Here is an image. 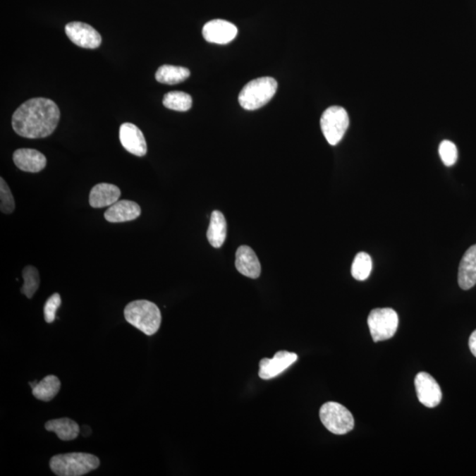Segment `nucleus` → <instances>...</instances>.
<instances>
[{
	"label": "nucleus",
	"instance_id": "1",
	"mask_svg": "<svg viewBox=\"0 0 476 476\" xmlns=\"http://www.w3.org/2000/svg\"><path fill=\"white\" fill-rule=\"evenodd\" d=\"M58 105L48 98L38 97L23 102L13 113L12 126L18 135L42 139L54 132L59 125Z\"/></svg>",
	"mask_w": 476,
	"mask_h": 476
},
{
	"label": "nucleus",
	"instance_id": "2",
	"mask_svg": "<svg viewBox=\"0 0 476 476\" xmlns=\"http://www.w3.org/2000/svg\"><path fill=\"white\" fill-rule=\"evenodd\" d=\"M126 320L147 336H152L160 329L161 314L155 303L147 300H136L126 306Z\"/></svg>",
	"mask_w": 476,
	"mask_h": 476
},
{
	"label": "nucleus",
	"instance_id": "3",
	"mask_svg": "<svg viewBox=\"0 0 476 476\" xmlns=\"http://www.w3.org/2000/svg\"><path fill=\"white\" fill-rule=\"evenodd\" d=\"M99 465V458L87 453L58 454L49 460V468L59 476H83L95 470Z\"/></svg>",
	"mask_w": 476,
	"mask_h": 476
},
{
	"label": "nucleus",
	"instance_id": "4",
	"mask_svg": "<svg viewBox=\"0 0 476 476\" xmlns=\"http://www.w3.org/2000/svg\"><path fill=\"white\" fill-rule=\"evenodd\" d=\"M277 87V81L274 78H257L247 83L240 92L239 104L246 111L259 109L274 97Z\"/></svg>",
	"mask_w": 476,
	"mask_h": 476
},
{
	"label": "nucleus",
	"instance_id": "5",
	"mask_svg": "<svg viewBox=\"0 0 476 476\" xmlns=\"http://www.w3.org/2000/svg\"><path fill=\"white\" fill-rule=\"evenodd\" d=\"M321 422L330 432L344 435L354 429L355 420L350 411L338 402H327L320 408Z\"/></svg>",
	"mask_w": 476,
	"mask_h": 476
},
{
	"label": "nucleus",
	"instance_id": "6",
	"mask_svg": "<svg viewBox=\"0 0 476 476\" xmlns=\"http://www.w3.org/2000/svg\"><path fill=\"white\" fill-rule=\"evenodd\" d=\"M348 112L340 106H331L323 113L320 119L321 130L327 142L335 146L344 137L348 128Z\"/></svg>",
	"mask_w": 476,
	"mask_h": 476
},
{
	"label": "nucleus",
	"instance_id": "7",
	"mask_svg": "<svg viewBox=\"0 0 476 476\" xmlns=\"http://www.w3.org/2000/svg\"><path fill=\"white\" fill-rule=\"evenodd\" d=\"M398 314L391 308H377L370 312L368 326L375 342L389 340L396 333Z\"/></svg>",
	"mask_w": 476,
	"mask_h": 476
},
{
	"label": "nucleus",
	"instance_id": "8",
	"mask_svg": "<svg viewBox=\"0 0 476 476\" xmlns=\"http://www.w3.org/2000/svg\"><path fill=\"white\" fill-rule=\"evenodd\" d=\"M415 386L418 400L427 408H432L440 404L442 391L432 376L420 372L415 379Z\"/></svg>",
	"mask_w": 476,
	"mask_h": 476
},
{
	"label": "nucleus",
	"instance_id": "9",
	"mask_svg": "<svg viewBox=\"0 0 476 476\" xmlns=\"http://www.w3.org/2000/svg\"><path fill=\"white\" fill-rule=\"evenodd\" d=\"M66 34L74 44L81 48L97 49L102 44L101 35L86 23L74 21L67 24Z\"/></svg>",
	"mask_w": 476,
	"mask_h": 476
},
{
	"label": "nucleus",
	"instance_id": "10",
	"mask_svg": "<svg viewBox=\"0 0 476 476\" xmlns=\"http://www.w3.org/2000/svg\"><path fill=\"white\" fill-rule=\"evenodd\" d=\"M238 28L224 20H213L205 24L202 34L205 40L211 44H227L238 35Z\"/></svg>",
	"mask_w": 476,
	"mask_h": 476
},
{
	"label": "nucleus",
	"instance_id": "11",
	"mask_svg": "<svg viewBox=\"0 0 476 476\" xmlns=\"http://www.w3.org/2000/svg\"><path fill=\"white\" fill-rule=\"evenodd\" d=\"M298 355L288 351H279L273 358H263L260 362V379L268 380L280 375L296 362Z\"/></svg>",
	"mask_w": 476,
	"mask_h": 476
},
{
	"label": "nucleus",
	"instance_id": "12",
	"mask_svg": "<svg viewBox=\"0 0 476 476\" xmlns=\"http://www.w3.org/2000/svg\"><path fill=\"white\" fill-rule=\"evenodd\" d=\"M119 140L122 146L129 153L136 157H144L147 152L146 139L139 127L132 123H125L120 126Z\"/></svg>",
	"mask_w": 476,
	"mask_h": 476
},
{
	"label": "nucleus",
	"instance_id": "13",
	"mask_svg": "<svg viewBox=\"0 0 476 476\" xmlns=\"http://www.w3.org/2000/svg\"><path fill=\"white\" fill-rule=\"evenodd\" d=\"M14 164L20 171L37 173L42 171L47 164V159L44 154L31 148H20L14 152L13 155Z\"/></svg>",
	"mask_w": 476,
	"mask_h": 476
},
{
	"label": "nucleus",
	"instance_id": "14",
	"mask_svg": "<svg viewBox=\"0 0 476 476\" xmlns=\"http://www.w3.org/2000/svg\"><path fill=\"white\" fill-rule=\"evenodd\" d=\"M141 208L136 202L130 200H119L106 210L104 217L111 224H119L135 220L140 217Z\"/></svg>",
	"mask_w": 476,
	"mask_h": 476
},
{
	"label": "nucleus",
	"instance_id": "15",
	"mask_svg": "<svg viewBox=\"0 0 476 476\" xmlns=\"http://www.w3.org/2000/svg\"><path fill=\"white\" fill-rule=\"evenodd\" d=\"M236 268L246 277L257 279L260 276L261 266L259 259L250 247L240 246L236 252Z\"/></svg>",
	"mask_w": 476,
	"mask_h": 476
},
{
	"label": "nucleus",
	"instance_id": "16",
	"mask_svg": "<svg viewBox=\"0 0 476 476\" xmlns=\"http://www.w3.org/2000/svg\"><path fill=\"white\" fill-rule=\"evenodd\" d=\"M458 281L464 291H468L476 284V245L471 246L462 257Z\"/></svg>",
	"mask_w": 476,
	"mask_h": 476
},
{
	"label": "nucleus",
	"instance_id": "17",
	"mask_svg": "<svg viewBox=\"0 0 476 476\" xmlns=\"http://www.w3.org/2000/svg\"><path fill=\"white\" fill-rule=\"evenodd\" d=\"M121 192L118 186L108 183H98L91 190L90 204L94 208L111 207L118 201Z\"/></svg>",
	"mask_w": 476,
	"mask_h": 476
},
{
	"label": "nucleus",
	"instance_id": "18",
	"mask_svg": "<svg viewBox=\"0 0 476 476\" xmlns=\"http://www.w3.org/2000/svg\"><path fill=\"white\" fill-rule=\"evenodd\" d=\"M44 427L47 432L56 433L59 439L63 441L76 439L80 432L79 425L67 417L49 420L45 422Z\"/></svg>",
	"mask_w": 476,
	"mask_h": 476
},
{
	"label": "nucleus",
	"instance_id": "19",
	"mask_svg": "<svg viewBox=\"0 0 476 476\" xmlns=\"http://www.w3.org/2000/svg\"><path fill=\"white\" fill-rule=\"evenodd\" d=\"M208 242L214 248H220L227 238V221L220 211L212 213L210 224L207 233Z\"/></svg>",
	"mask_w": 476,
	"mask_h": 476
},
{
	"label": "nucleus",
	"instance_id": "20",
	"mask_svg": "<svg viewBox=\"0 0 476 476\" xmlns=\"http://www.w3.org/2000/svg\"><path fill=\"white\" fill-rule=\"evenodd\" d=\"M61 388V382L58 377L54 375H48L39 381L35 386L32 388V393L39 401L49 402L53 400L59 393Z\"/></svg>",
	"mask_w": 476,
	"mask_h": 476
},
{
	"label": "nucleus",
	"instance_id": "21",
	"mask_svg": "<svg viewBox=\"0 0 476 476\" xmlns=\"http://www.w3.org/2000/svg\"><path fill=\"white\" fill-rule=\"evenodd\" d=\"M190 73L185 67L164 65L159 67L155 79L160 83L175 85L188 79Z\"/></svg>",
	"mask_w": 476,
	"mask_h": 476
},
{
	"label": "nucleus",
	"instance_id": "22",
	"mask_svg": "<svg viewBox=\"0 0 476 476\" xmlns=\"http://www.w3.org/2000/svg\"><path fill=\"white\" fill-rule=\"evenodd\" d=\"M162 102L166 108L172 109V111H187L192 108L193 99L185 92L172 91L164 95Z\"/></svg>",
	"mask_w": 476,
	"mask_h": 476
},
{
	"label": "nucleus",
	"instance_id": "23",
	"mask_svg": "<svg viewBox=\"0 0 476 476\" xmlns=\"http://www.w3.org/2000/svg\"><path fill=\"white\" fill-rule=\"evenodd\" d=\"M372 270V257L366 252H359L355 257L351 267L352 276L358 281H365Z\"/></svg>",
	"mask_w": 476,
	"mask_h": 476
},
{
	"label": "nucleus",
	"instance_id": "24",
	"mask_svg": "<svg viewBox=\"0 0 476 476\" xmlns=\"http://www.w3.org/2000/svg\"><path fill=\"white\" fill-rule=\"evenodd\" d=\"M23 277L24 283L20 291L23 295H26L28 299L33 298L35 292L39 288L40 285V276H39V271L33 266H28L24 268L23 271Z\"/></svg>",
	"mask_w": 476,
	"mask_h": 476
},
{
	"label": "nucleus",
	"instance_id": "25",
	"mask_svg": "<svg viewBox=\"0 0 476 476\" xmlns=\"http://www.w3.org/2000/svg\"><path fill=\"white\" fill-rule=\"evenodd\" d=\"M16 202L9 186L3 178H0V210L4 214H12Z\"/></svg>",
	"mask_w": 476,
	"mask_h": 476
},
{
	"label": "nucleus",
	"instance_id": "26",
	"mask_svg": "<svg viewBox=\"0 0 476 476\" xmlns=\"http://www.w3.org/2000/svg\"><path fill=\"white\" fill-rule=\"evenodd\" d=\"M439 155L443 164L447 167L453 166L458 159V149L453 142L450 140H444L439 145Z\"/></svg>",
	"mask_w": 476,
	"mask_h": 476
},
{
	"label": "nucleus",
	"instance_id": "27",
	"mask_svg": "<svg viewBox=\"0 0 476 476\" xmlns=\"http://www.w3.org/2000/svg\"><path fill=\"white\" fill-rule=\"evenodd\" d=\"M61 305V296L58 293H55L49 296L46 301L44 308V320L48 324L54 322L56 319V310Z\"/></svg>",
	"mask_w": 476,
	"mask_h": 476
},
{
	"label": "nucleus",
	"instance_id": "28",
	"mask_svg": "<svg viewBox=\"0 0 476 476\" xmlns=\"http://www.w3.org/2000/svg\"><path fill=\"white\" fill-rule=\"evenodd\" d=\"M469 348H470L472 354L476 358V330L472 331L470 338H469Z\"/></svg>",
	"mask_w": 476,
	"mask_h": 476
}]
</instances>
